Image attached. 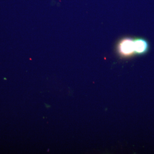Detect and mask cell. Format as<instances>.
Instances as JSON below:
<instances>
[{
    "mask_svg": "<svg viewBox=\"0 0 154 154\" xmlns=\"http://www.w3.org/2000/svg\"><path fill=\"white\" fill-rule=\"evenodd\" d=\"M118 52L124 57H129L134 53V39L130 38H123L118 45Z\"/></svg>",
    "mask_w": 154,
    "mask_h": 154,
    "instance_id": "1",
    "label": "cell"
},
{
    "mask_svg": "<svg viewBox=\"0 0 154 154\" xmlns=\"http://www.w3.org/2000/svg\"><path fill=\"white\" fill-rule=\"evenodd\" d=\"M134 53L142 54L147 51L149 45L147 42L144 39L138 38L134 39Z\"/></svg>",
    "mask_w": 154,
    "mask_h": 154,
    "instance_id": "2",
    "label": "cell"
}]
</instances>
